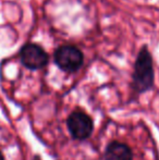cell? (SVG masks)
I'll use <instances>...</instances> for the list:
<instances>
[{
  "label": "cell",
  "mask_w": 159,
  "mask_h": 160,
  "mask_svg": "<svg viewBox=\"0 0 159 160\" xmlns=\"http://www.w3.org/2000/svg\"><path fill=\"white\" fill-rule=\"evenodd\" d=\"M155 84V69L151 51L146 45H143L136 56L132 74L131 88L134 94L141 95L151 91Z\"/></svg>",
  "instance_id": "1"
},
{
  "label": "cell",
  "mask_w": 159,
  "mask_h": 160,
  "mask_svg": "<svg viewBox=\"0 0 159 160\" xmlns=\"http://www.w3.org/2000/svg\"><path fill=\"white\" fill-rule=\"evenodd\" d=\"M53 60L62 71L74 73L83 65L84 55L77 47L73 45H63L56 49Z\"/></svg>",
  "instance_id": "2"
},
{
  "label": "cell",
  "mask_w": 159,
  "mask_h": 160,
  "mask_svg": "<svg viewBox=\"0 0 159 160\" xmlns=\"http://www.w3.org/2000/svg\"><path fill=\"white\" fill-rule=\"evenodd\" d=\"M67 125L71 136L77 141L88 138L94 131L93 119L80 109H75L71 112L67 120Z\"/></svg>",
  "instance_id": "3"
},
{
  "label": "cell",
  "mask_w": 159,
  "mask_h": 160,
  "mask_svg": "<svg viewBox=\"0 0 159 160\" xmlns=\"http://www.w3.org/2000/svg\"><path fill=\"white\" fill-rule=\"evenodd\" d=\"M22 64L30 70H40L48 64L49 57L45 49L34 42L25 44L20 50Z\"/></svg>",
  "instance_id": "4"
},
{
  "label": "cell",
  "mask_w": 159,
  "mask_h": 160,
  "mask_svg": "<svg viewBox=\"0 0 159 160\" xmlns=\"http://www.w3.org/2000/svg\"><path fill=\"white\" fill-rule=\"evenodd\" d=\"M104 160H133V152L127 144L113 141L106 147Z\"/></svg>",
  "instance_id": "5"
},
{
  "label": "cell",
  "mask_w": 159,
  "mask_h": 160,
  "mask_svg": "<svg viewBox=\"0 0 159 160\" xmlns=\"http://www.w3.org/2000/svg\"><path fill=\"white\" fill-rule=\"evenodd\" d=\"M0 160H4V157H3V155H2L1 152H0Z\"/></svg>",
  "instance_id": "6"
},
{
  "label": "cell",
  "mask_w": 159,
  "mask_h": 160,
  "mask_svg": "<svg viewBox=\"0 0 159 160\" xmlns=\"http://www.w3.org/2000/svg\"><path fill=\"white\" fill-rule=\"evenodd\" d=\"M33 160H40V158H39V156H35Z\"/></svg>",
  "instance_id": "7"
}]
</instances>
